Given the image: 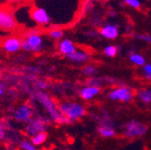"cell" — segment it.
Masks as SVG:
<instances>
[{"label":"cell","instance_id":"6da1fadb","mask_svg":"<svg viewBox=\"0 0 151 150\" xmlns=\"http://www.w3.org/2000/svg\"><path fill=\"white\" fill-rule=\"evenodd\" d=\"M35 99L45 109V111L50 116V119L52 120L54 122L60 125L71 123V121L60 111L59 104H57L56 102L48 93L42 91L37 92L35 95Z\"/></svg>","mask_w":151,"mask_h":150},{"label":"cell","instance_id":"7a4b0ae2","mask_svg":"<svg viewBox=\"0 0 151 150\" xmlns=\"http://www.w3.org/2000/svg\"><path fill=\"white\" fill-rule=\"evenodd\" d=\"M22 50L28 52L39 53L44 49V42L39 30L27 31L24 33Z\"/></svg>","mask_w":151,"mask_h":150},{"label":"cell","instance_id":"3957f363","mask_svg":"<svg viewBox=\"0 0 151 150\" xmlns=\"http://www.w3.org/2000/svg\"><path fill=\"white\" fill-rule=\"evenodd\" d=\"M59 109L61 113L71 121V123L82 119L86 114V107L82 103L77 102H63L59 104Z\"/></svg>","mask_w":151,"mask_h":150},{"label":"cell","instance_id":"277c9868","mask_svg":"<svg viewBox=\"0 0 151 150\" xmlns=\"http://www.w3.org/2000/svg\"><path fill=\"white\" fill-rule=\"evenodd\" d=\"M147 132V126L136 120H130L123 125L122 133L127 139H137L145 136Z\"/></svg>","mask_w":151,"mask_h":150},{"label":"cell","instance_id":"5b68a950","mask_svg":"<svg viewBox=\"0 0 151 150\" xmlns=\"http://www.w3.org/2000/svg\"><path fill=\"white\" fill-rule=\"evenodd\" d=\"M107 96L113 102L129 103L134 97V91L125 85H120L111 89L107 93Z\"/></svg>","mask_w":151,"mask_h":150},{"label":"cell","instance_id":"8992f818","mask_svg":"<svg viewBox=\"0 0 151 150\" xmlns=\"http://www.w3.org/2000/svg\"><path fill=\"white\" fill-rule=\"evenodd\" d=\"M49 122L50 120L45 118H32L25 126L24 132L28 137L32 138L37 133L45 131Z\"/></svg>","mask_w":151,"mask_h":150},{"label":"cell","instance_id":"52a82bcc","mask_svg":"<svg viewBox=\"0 0 151 150\" xmlns=\"http://www.w3.org/2000/svg\"><path fill=\"white\" fill-rule=\"evenodd\" d=\"M17 28L14 14L6 8H0V30L13 32Z\"/></svg>","mask_w":151,"mask_h":150},{"label":"cell","instance_id":"ba28073f","mask_svg":"<svg viewBox=\"0 0 151 150\" xmlns=\"http://www.w3.org/2000/svg\"><path fill=\"white\" fill-rule=\"evenodd\" d=\"M31 18L33 22L40 26H48L51 23V17L49 12L42 6H35L30 12Z\"/></svg>","mask_w":151,"mask_h":150},{"label":"cell","instance_id":"9c48e42d","mask_svg":"<svg viewBox=\"0 0 151 150\" xmlns=\"http://www.w3.org/2000/svg\"><path fill=\"white\" fill-rule=\"evenodd\" d=\"M32 108L29 104H22L14 112V119L17 122H25L27 123L32 118Z\"/></svg>","mask_w":151,"mask_h":150},{"label":"cell","instance_id":"30bf717a","mask_svg":"<svg viewBox=\"0 0 151 150\" xmlns=\"http://www.w3.org/2000/svg\"><path fill=\"white\" fill-rule=\"evenodd\" d=\"M101 87L93 85L86 84V85L83 86L79 91V96L84 101H91L100 95Z\"/></svg>","mask_w":151,"mask_h":150},{"label":"cell","instance_id":"8fae6325","mask_svg":"<svg viewBox=\"0 0 151 150\" xmlns=\"http://www.w3.org/2000/svg\"><path fill=\"white\" fill-rule=\"evenodd\" d=\"M99 34L106 40H115L120 34V30L114 24H106L100 28Z\"/></svg>","mask_w":151,"mask_h":150},{"label":"cell","instance_id":"7c38bea8","mask_svg":"<svg viewBox=\"0 0 151 150\" xmlns=\"http://www.w3.org/2000/svg\"><path fill=\"white\" fill-rule=\"evenodd\" d=\"M72 63L75 64H85L87 63L91 59V54L87 50L77 49L73 53L67 57Z\"/></svg>","mask_w":151,"mask_h":150},{"label":"cell","instance_id":"4fadbf2b","mask_svg":"<svg viewBox=\"0 0 151 150\" xmlns=\"http://www.w3.org/2000/svg\"><path fill=\"white\" fill-rule=\"evenodd\" d=\"M3 49L7 53H14L22 49V40L16 36L6 38L3 42Z\"/></svg>","mask_w":151,"mask_h":150},{"label":"cell","instance_id":"5bb4252c","mask_svg":"<svg viewBox=\"0 0 151 150\" xmlns=\"http://www.w3.org/2000/svg\"><path fill=\"white\" fill-rule=\"evenodd\" d=\"M76 50H77V47H76L75 43L69 39H61L58 45L59 53L61 54L62 56H65V57L69 56Z\"/></svg>","mask_w":151,"mask_h":150},{"label":"cell","instance_id":"9a60e30c","mask_svg":"<svg viewBox=\"0 0 151 150\" xmlns=\"http://www.w3.org/2000/svg\"><path fill=\"white\" fill-rule=\"evenodd\" d=\"M97 133L102 138L111 139L116 135V131L112 125H99L97 128Z\"/></svg>","mask_w":151,"mask_h":150},{"label":"cell","instance_id":"2e32d148","mask_svg":"<svg viewBox=\"0 0 151 150\" xmlns=\"http://www.w3.org/2000/svg\"><path fill=\"white\" fill-rule=\"evenodd\" d=\"M137 97L141 103L145 105L151 104V89L150 88L139 89L137 93Z\"/></svg>","mask_w":151,"mask_h":150},{"label":"cell","instance_id":"e0dca14e","mask_svg":"<svg viewBox=\"0 0 151 150\" xmlns=\"http://www.w3.org/2000/svg\"><path fill=\"white\" fill-rule=\"evenodd\" d=\"M129 61L137 66V67H142L146 64V60L143 56L139 53H137L135 51H131L129 54Z\"/></svg>","mask_w":151,"mask_h":150},{"label":"cell","instance_id":"ac0fdd59","mask_svg":"<svg viewBox=\"0 0 151 150\" xmlns=\"http://www.w3.org/2000/svg\"><path fill=\"white\" fill-rule=\"evenodd\" d=\"M47 139H48V134L46 133V131H42V132H39L32 136L31 138V140L35 146H40L47 141Z\"/></svg>","mask_w":151,"mask_h":150},{"label":"cell","instance_id":"d6986e66","mask_svg":"<svg viewBox=\"0 0 151 150\" xmlns=\"http://www.w3.org/2000/svg\"><path fill=\"white\" fill-rule=\"evenodd\" d=\"M48 36L53 41H60L63 38V36H64V32L60 28L52 27L48 32Z\"/></svg>","mask_w":151,"mask_h":150},{"label":"cell","instance_id":"ffe728a7","mask_svg":"<svg viewBox=\"0 0 151 150\" xmlns=\"http://www.w3.org/2000/svg\"><path fill=\"white\" fill-rule=\"evenodd\" d=\"M81 72L83 74V76L87 77V78H91V77L96 76V75L98 74V69H97V67L94 66V65L87 64V65H86L82 68V71Z\"/></svg>","mask_w":151,"mask_h":150},{"label":"cell","instance_id":"44dd1931","mask_svg":"<svg viewBox=\"0 0 151 150\" xmlns=\"http://www.w3.org/2000/svg\"><path fill=\"white\" fill-rule=\"evenodd\" d=\"M119 52V47L115 45H107L103 50V54L107 58H114Z\"/></svg>","mask_w":151,"mask_h":150},{"label":"cell","instance_id":"7402d4cb","mask_svg":"<svg viewBox=\"0 0 151 150\" xmlns=\"http://www.w3.org/2000/svg\"><path fill=\"white\" fill-rule=\"evenodd\" d=\"M131 37L136 40L151 44V35H148L147 33H131Z\"/></svg>","mask_w":151,"mask_h":150},{"label":"cell","instance_id":"603a6c76","mask_svg":"<svg viewBox=\"0 0 151 150\" xmlns=\"http://www.w3.org/2000/svg\"><path fill=\"white\" fill-rule=\"evenodd\" d=\"M142 76L146 80L151 82V63H146L142 66Z\"/></svg>","mask_w":151,"mask_h":150},{"label":"cell","instance_id":"cb8c5ba5","mask_svg":"<svg viewBox=\"0 0 151 150\" xmlns=\"http://www.w3.org/2000/svg\"><path fill=\"white\" fill-rule=\"evenodd\" d=\"M21 149L23 150H35L37 146H35L33 145V143L32 142V140H28V139H24L20 142V145H19Z\"/></svg>","mask_w":151,"mask_h":150},{"label":"cell","instance_id":"d4e9b609","mask_svg":"<svg viewBox=\"0 0 151 150\" xmlns=\"http://www.w3.org/2000/svg\"><path fill=\"white\" fill-rule=\"evenodd\" d=\"M124 3L133 9H139L141 6L140 0H124Z\"/></svg>","mask_w":151,"mask_h":150},{"label":"cell","instance_id":"484cf974","mask_svg":"<svg viewBox=\"0 0 151 150\" xmlns=\"http://www.w3.org/2000/svg\"><path fill=\"white\" fill-rule=\"evenodd\" d=\"M6 136V128L3 123H0V140L5 139Z\"/></svg>","mask_w":151,"mask_h":150},{"label":"cell","instance_id":"4316f807","mask_svg":"<svg viewBox=\"0 0 151 150\" xmlns=\"http://www.w3.org/2000/svg\"><path fill=\"white\" fill-rule=\"evenodd\" d=\"M5 1L8 4H17V3H22L24 0H5Z\"/></svg>","mask_w":151,"mask_h":150},{"label":"cell","instance_id":"83f0119b","mask_svg":"<svg viewBox=\"0 0 151 150\" xmlns=\"http://www.w3.org/2000/svg\"><path fill=\"white\" fill-rule=\"evenodd\" d=\"M3 93H4V87L2 85H0V97L3 95Z\"/></svg>","mask_w":151,"mask_h":150},{"label":"cell","instance_id":"f1b7e54d","mask_svg":"<svg viewBox=\"0 0 151 150\" xmlns=\"http://www.w3.org/2000/svg\"><path fill=\"white\" fill-rule=\"evenodd\" d=\"M108 14L111 15V17H113V16H114V15L116 14V12H115V11H111V10Z\"/></svg>","mask_w":151,"mask_h":150}]
</instances>
